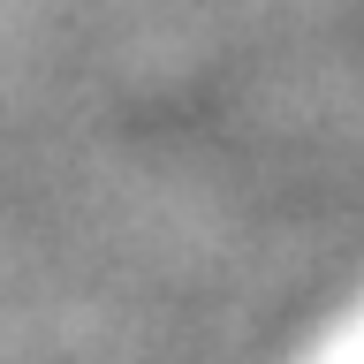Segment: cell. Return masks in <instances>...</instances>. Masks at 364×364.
<instances>
[]
</instances>
